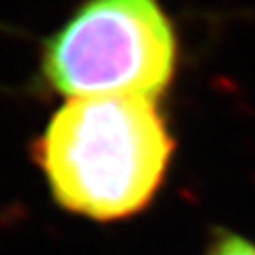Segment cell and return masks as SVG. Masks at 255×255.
<instances>
[{
    "instance_id": "obj_2",
    "label": "cell",
    "mask_w": 255,
    "mask_h": 255,
    "mask_svg": "<svg viewBox=\"0 0 255 255\" xmlns=\"http://www.w3.org/2000/svg\"><path fill=\"white\" fill-rule=\"evenodd\" d=\"M175 65V30L157 0H85L44 42L40 60L46 83L73 99H155Z\"/></svg>"
},
{
    "instance_id": "obj_3",
    "label": "cell",
    "mask_w": 255,
    "mask_h": 255,
    "mask_svg": "<svg viewBox=\"0 0 255 255\" xmlns=\"http://www.w3.org/2000/svg\"><path fill=\"white\" fill-rule=\"evenodd\" d=\"M209 255H255V245L239 235L223 233L213 241Z\"/></svg>"
},
{
    "instance_id": "obj_1",
    "label": "cell",
    "mask_w": 255,
    "mask_h": 255,
    "mask_svg": "<svg viewBox=\"0 0 255 255\" xmlns=\"http://www.w3.org/2000/svg\"><path fill=\"white\" fill-rule=\"evenodd\" d=\"M173 139L153 99L75 97L36 141L58 205L97 221L141 211L161 187Z\"/></svg>"
}]
</instances>
